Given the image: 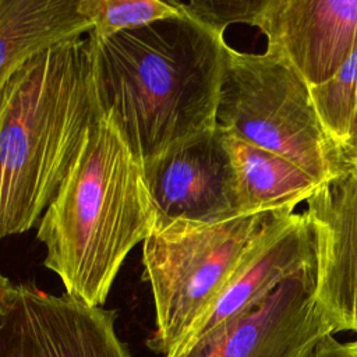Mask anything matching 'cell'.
<instances>
[{"label":"cell","instance_id":"5bb4252c","mask_svg":"<svg viewBox=\"0 0 357 357\" xmlns=\"http://www.w3.org/2000/svg\"><path fill=\"white\" fill-rule=\"evenodd\" d=\"M310 92L326 135L343 158L357 120V49L328 81Z\"/></svg>","mask_w":357,"mask_h":357},{"label":"cell","instance_id":"5b68a950","mask_svg":"<svg viewBox=\"0 0 357 357\" xmlns=\"http://www.w3.org/2000/svg\"><path fill=\"white\" fill-rule=\"evenodd\" d=\"M216 127L287 159L318 185L344 165L319 121L310 86L268 52L244 53L227 45Z\"/></svg>","mask_w":357,"mask_h":357},{"label":"cell","instance_id":"8fae6325","mask_svg":"<svg viewBox=\"0 0 357 357\" xmlns=\"http://www.w3.org/2000/svg\"><path fill=\"white\" fill-rule=\"evenodd\" d=\"M255 26L266 36L265 52L312 88L357 49V0H266Z\"/></svg>","mask_w":357,"mask_h":357},{"label":"cell","instance_id":"30bf717a","mask_svg":"<svg viewBox=\"0 0 357 357\" xmlns=\"http://www.w3.org/2000/svg\"><path fill=\"white\" fill-rule=\"evenodd\" d=\"M144 170L158 218L212 223L243 215L236 172L218 127Z\"/></svg>","mask_w":357,"mask_h":357},{"label":"cell","instance_id":"ac0fdd59","mask_svg":"<svg viewBox=\"0 0 357 357\" xmlns=\"http://www.w3.org/2000/svg\"><path fill=\"white\" fill-rule=\"evenodd\" d=\"M343 160L349 162V163L357 162V120H356V124H354V128L351 132L350 142L343 153Z\"/></svg>","mask_w":357,"mask_h":357},{"label":"cell","instance_id":"52a82bcc","mask_svg":"<svg viewBox=\"0 0 357 357\" xmlns=\"http://www.w3.org/2000/svg\"><path fill=\"white\" fill-rule=\"evenodd\" d=\"M333 335L315 298V265L282 282L261 304L198 337L183 357H311Z\"/></svg>","mask_w":357,"mask_h":357},{"label":"cell","instance_id":"8992f818","mask_svg":"<svg viewBox=\"0 0 357 357\" xmlns=\"http://www.w3.org/2000/svg\"><path fill=\"white\" fill-rule=\"evenodd\" d=\"M117 312L13 284L0 311V357H132L116 331Z\"/></svg>","mask_w":357,"mask_h":357},{"label":"cell","instance_id":"9c48e42d","mask_svg":"<svg viewBox=\"0 0 357 357\" xmlns=\"http://www.w3.org/2000/svg\"><path fill=\"white\" fill-rule=\"evenodd\" d=\"M314 265V237L305 213L272 212L209 311L165 356L183 357L198 337L250 312L282 282Z\"/></svg>","mask_w":357,"mask_h":357},{"label":"cell","instance_id":"e0dca14e","mask_svg":"<svg viewBox=\"0 0 357 357\" xmlns=\"http://www.w3.org/2000/svg\"><path fill=\"white\" fill-rule=\"evenodd\" d=\"M311 357H357V340L340 342L333 335L324 337Z\"/></svg>","mask_w":357,"mask_h":357},{"label":"cell","instance_id":"6da1fadb","mask_svg":"<svg viewBox=\"0 0 357 357\" xmlns=\"http://www.w3.org/2000/svg\"><path fill=\"white\" fill-rule=\"evenodd\" d=\"M86 38L99 110L144 167L216 128L225 32L181 11L109 38Z\"/></svg>","mask_w":357,"mask_h":357},{"label":"cell","instance_id":"7c38bea8","mask_svg":"<svg viewBox=\"0 0 357 357\" xmlns=\"http://www.w3.org/2000/svg\"><path fill=\"white\" fill-rule=\"evenodd\" d=\"M91 29L77 0H0V88L33 53Z\"/></svg>","mask_w":357,"mask_h":357},{"label":"cell","instance_id":"3957f363","mask_svg":"<svg viewBox=\"0 0 357 357\" xmlns=\"http://www.w3.org/2000/svg\"><path fill=\"white\" fill-rule=\"evenodd\" d=\"M100 110L88 38L45 47L0 88V240L35 227Z\"/></svg>","mask_w":357,"mask_h":357},{"label":"cell","instance_id":"9a60e30c","mask_svg":"<svg viewBox=\"0 0 357 357\" xmlns=\"http://www.w3.org/2000/svg\"><path fill=\"white\" fill-rule=\"evenodd\" d=\"M77 10L92 24L88 33L99 38L181 15L174 0H77Z\"/></svg>","mask_w":357,"mask_h":357},{"label":"cell","instance_id":"277c9868","mask_svg":"<svg viewBox=\"0 0 357 357\" xmlns=\"http://www.w3.org/2000/svg\"><path fill=\"white\" fill-rule=\"evenodd\" d=\"M275 212V211H273ZM272 212L202 223L156 216L144 240V280L155 304L148 346L167 353L209 311Z\"/></svg>","mask_w":357,"mask_h":357},{"label":"cell","instance_id":"d6986e66","mask_svg":"<svg viewBox=\"0 0 357 357\" xmlns=\"http://www.w3.org/2000/svg\"><path fill=\"white\" fill-rule=\"evenodd\" d=\"M13 286V283L8 280V278H6L1 272H0V311L3 308V304L6 301L7 293L10 290V287Z\"/></svg>","mask_w":357,"mask_h":357},{"label":"cell","instance_id":"ffe728a7","mask_svg":"<svg viewBox=\"0 0 357 357\" xmlns=\"http://www.w3.org/2000/svg\"><path fill=\"white\" fill-rule=\"evenodd\" d=\"M353 163H356V162H353Z\"/></svg>","mask_w":357,"mask_h":357},{"label":"cell","instance_id":"4fadbf2b","mask_svg":"<svg viewBox=\"0 0 357 357\" xmlns=\"http://www.w3.org/2000/svg\"><path fill=\"white\" fill-rule=\"evenodd\" d=\"M238 187L243 213L294 211L318 184L287 159L261 146L223 132Z\"/></svg>","mask_w":357,"mask_h":357},{"label":"cell","instance_id":"ba28073f","mask_svg":"<svg viewBox=\"0 0 357 357\" xmlns=\"http://www.w3.org/2000/svg\"><path fill=\"white\" fill-rule=\"evenodd\" d=\"M305 204L317 304L333 333H357V162H344Z\"/></svg>","mask_w":357,"mask_h":357},{"label":"cell","instance_id":"7a4b0ae2","mask_svg":"<svg viewBox=\"0 0 357 357\" xmlns=\"http://www.w3.org/2000/svg\"><path fill=\"white\" fill-rule=\"evenodd\" d=\"M155 220L144 166L100 113L38 223L43 265L60 278L66 294L102 307L124 259Z\"/></svg>","mask_w":357,"mask_h":357},{"label":"cell","instance_id":"2e32d148","mask_svg":"<svg viewBox=\"0 0 357 357\" xmlns=\"http://www.w3.org/2000/svg\"><path fill=\"white\" fill-rule=\"evenodd\" d=\"M176 1V0H174ZM266 0H192L188 3L176 1L180 11L197 18L205 25L225 32L231 24L255 22L265 7Z\"/></svg>","mask_w":357,"mask_h":357}]
</instances>
